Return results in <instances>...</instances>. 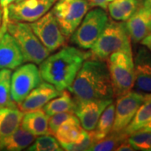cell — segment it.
Returning <instances> with one entry per match:
<instances>
[{
	"label": "cell",
	"mask_w": 151,
	"mask_h": 151,
	"mask_svg": "<svg viewBox=\"0 0 151 151\" xmlns=\"http://www.w3.org/2000/svg\"><path fill=\"white\" fill-rule=\"evenodd\" d=\"M129 135L125 134L124 131L122 132H111L106 137L100 140L97 141L91 147L90 150L92 151H111L115 150L116 148L127 139Z\"/></svg>",
	"instance_id": "obj_26"
},
{
	"label": "cell",
	"mask_w": 151,
	"mask_h": 151,
	"mask_svg": "<svg viewBox=\"0 0 151 151\" xmlns=\"http://www.w3.org/2000/svg\"><path fill=\"white\" fill-rule=\"evenodd\" d=\"M67 89L76 102L113 99V86L106 61L86 59Z\"/></svg>",
	"instance_id": "obj_1"
},
{
	"label": "cell",
	"mask_w": 151,
	"mask_h": 151,
	"mask_svg": "<svg viewBox=\"0 0 151 151\" xmlns=\"http://www.w3.org/2000/svg\"><path fill=\"white\" fill-rule=\"evenodd\" d=\"M7 30L20 49L24 62L27 61L40 65L50 54L35 35L29 24L8 19Z\"/></svg>",
	"instance_id": "obj_5"
},
{
	"label": "cell",
	"mask_w": 151,
	"mask_h": 151,
	"mask_svg": "<svg viewBox=\"0 0 151 151\" xmlns=\"http://www.w3.org/2000/svg\"><path fill=\"white\" fill-rule=\"evenodd\" d=\"M72 113H59L54 114L49 118V132L50 134L55 135L56 130L66 120L72 118L74 115Z\"/></svg>",
	"instance_id": "obj_30"
},
{
	"label": "cell",
	"mask_w": 151,
	"mask_h": 151,
	"mask_svg": "<svg viewBox=\"0 0 151 151\" xmlns=\"http://www.w3.org/2000/svg\"><path fill=\"white\" fill-rule=\"evenodd\" d=\"M83 133L84 129L81 127L79 119L74 115L60 126L55 136L60 144H70L81 139Z\"/></svg>",
	"instance_id": "obj_20"
},
{
	"label": "cell",
	"mask_w": 151,
	"mask_h": 151,
	"mask_svg": "<svg viewBox=\"0 0 151 151\" xmlns=\"http://www.w3.org/2000/svg\"><path fill=\"white\" fill-rule=\"evenodd\" d=\"M86 59H89V52L73 46H64L55 54L49 55L40 64L41 79L60 92L65 90L71 85Z\"/></svg>",
	"instance_id": "obj_2"
},
{
	"label": "cell",
	"mask_w": 151,
	"mask_h": 151,
	"mask_svg": "<svg viewBox=\"0 0 151 151\" xmlns=\"http://www.w3.org/2000/svg\"><path fill=\"white\" fill-rule=\"evenodd\" d=\"M143 6L151 9V0H144L143 1Z\"/></svg>",
	"instance_id": "obj_36"
},
{
	"label": "cell",
	"mask_w": 151,
	"mask_h": 151,
	"mask_svg": "<svg viewBox=\"0 0 151 151\" xmlns=\"http://www.w3.org/2000/svg\"><path fill=\"white\" fill-rule=\"evenodd\" d=\"M49 117L44 110L37 109L25 113L22 119L21 126L35 137L50 134Z\"/></svg>",
	"instance_id": "obj_17"
},
{
	"label": "cell",
	"mask_w": 151,
	"mask_h": 151,
	"mask_svg": "<svg viewBox=\"0 0 151 151\" xmlns=\"http://www.w3.org/2000/svg\"><path fill=\"white\" fill-rule=\"evenodd\" d=\"M11 75L10 69L0 70V108H17L11 99Z\"/></svg>",
	"instance_id": "obj_25"
},
{
	"label": "cell",
	"mask_w": 151,
	"mask_h": 151,
	"mask_svg": "<svg viewBox=\"0 0 151 151\" xmlns=\"http://www.w3.org/2000/svg\"><path fill=\"white\" fill-rule=\"evenodd\" d=\"M7 8L4 9L3 23L0 29V70H14L24 62L21 50L14 37L7 30Z\"/></svg>",
	"instance_id": "obj_12"
},
{
	"label": "cell",
	"mask_w": 151,
	"mask_h": 151,
	"mask_svg": "<svg viewBox=\"0 0 151 151\" xmlns=\"http://www.w3.org/2000/svg\"><path fill=\"white\" fill-rule=\"evenodd\" d=\"M76 102L70 92L63 90L58 96L52 98L43 107L45 113L49 117L59 113H74Z\"/></svg>",
	"instance_id": "obj_22"
},
{
	"label": "cell",
	"mask_w": 151,
	"mask_h": 151,
	"mask_svg": "<svg viewBox=\"0 0 151 151\" xmlns=\"http://www.w3.org/2000/svg\"><path fill=\"white\" fill-rule=\"evenodd\" d=\"M151 120V93H146L144 103L137 110L133 119L124 130L128 135L138 132Z\"/></svg>",
	"instance_id": "obj_23"
},
{
	"label": "cell",
	"mask_w": 151,
	"mask_h": 151,
	"mask_svg": "<svg viewBox=\"0 0 151 151\" xmlns=\"http://www.w3.org/2000/svg\"><path fill=\"white\" fill-rule=\"evenodd\" d=\"M40 82L41 76L36 64L29 62L19 65L11 75V99L17 104L21 103Z\"/></svg>",
	"instance_id": "obj_8"
},
{
	"label": "cell",
	"mask_w": 151,
	"mask_h": 151,
	"mask_svg": "<svg viewBox=\"0 0 151 151\" xmlns=\"http://www.w3.org/2000/svg\"><path fill=\"white\" fill-rule=\"evenodd\" d=\"M97 142L95 136L93 134L92 131H86L84 129L83 136L81 137V139L70 144H60L61 147L64 150L69 151H85L90 150L92 147L95 143Z\"/></svg>",
	"instance_id": "obj_28"
},
{
	"label": "cell",
	"mask_w": 151,
	"mask_h": 151,
	"mask_svg": "<svg viewBox=\"0 0 151 151\" xmlns=\"http://www.w3.org/2000/svg\"><path fill=\"white\" fill-rule=\"evenodd\" d=\"M113 101V99H106L76 102L74 113L79 119L82 129L86 131L94 129L104 109Z\"/></svg>",
	"instance_id": "obj_14"
},
{
	"label": "cell",
	"mask_w": 151,
	"mask_h": 151,
	"mask_svg": "<svg viewBox=\"0 0 151 151\" xmlns=\"http://www.w3.org/2000/svg\"><path fill=\"white\" fill-rule=\"evenodd\" d=\"M125 24L131 41L139 43L151 33V9L140 6Z\"/></svg>",
	"instance_id": "obj_16"
},
{
	"label": "cell",
	"mask_w": 151,
	"mask_h": 151,
	"mask_svg": "<svg viewBox=\"0 0 151 151\" xmlns=\"http://www.w3.org/2000/svg\"><path fill=\"white\" fill-rule=\"evenodd\" d=\"M29 151H61L64 150L55 138L45 134L39 136L27 148Z\"/></svg>",
	"instance_id": "obj_27"
},
{
	"label": "cell",
	"mask_w": 151,
	"mask_h": 151,
	"mask_svg": "<svg viewBox=\"0 0 151 151\" xmlns=\"http://www.w3.org/2000/svg\"><path fill=\"white\" fill-rule=\"evenodd\" d=\"M114 0H88L90 8H101L104 10L108 9V6Z\"/></svg>",
	"instance_id": "obj_31"
},
{
	"label": "cell",
	"mask_w": 151,
	"mask_h": 151,
	"mask_svg": "<svg viewBox=\"0 0 151 151\" xmlns=\"http://www.w3.org/2000/svg\"><path fill=\"white\" fill-rule=\"evenodd\" d=\"M53 85L48 82H40L29 92L21 103H18L19 109L23 113H27L37 109H41L46 103L60 94Z\"/></svg>",
	"instance_id": "obj_15"
},
{
	"label": "cell",
	"mask_w": 151,
	"mask_h": 151,
	"mask_svg": "<svg viewBox=\"0 0 151 151\" xmlns=\"http://www.w3.org/2000/svg\"><path fill=\"white\" fill-rule=\"evenodd\" d=\"M15 1L16 0H0V8H2V9L7 8L9 4L15 2Z\"/></svg>",
	"instance_id": "obj_34"
},
{
	"label": "cell",
	"mask_w": 151,
	"mask_h": 151,
	"mask_svg": "<svg viewBox=\"0 0 151 151\" xmlns=\"http://www.w3.org/2000/svg\"><path fill=\"white\" fill-rule=\"evenodd\" d=\"M131 48V40L125 22L108 20L106 27L90 49L89 58L106 61L111 55Z\"/></svg>",
	"instance_id": "obj_3"
},
{
	"label": "cell",
	"mask_w": 151,
	"mask_h": 151,
	"mask_svg": "<svg viewBox=\"0 0 151 151\" xmlns=\"http://www.w3.org/2000/svg\"><path fill=\"white\" fill-rule=\"evenodd\" d=\"M56 0H20L7 7L8 18L11 21L32 23L45 15Z\"/></svg>",
	"instance_id": "obj_10"
},
{
	"label": "cell",
	"mask_w": 151,
	"mask_h": 151,
	"mask_svg": "<svg viewBox=\"0 0 151 151\" xmlns=\"http://www.w3.org/2000/svg\"><path fill=\"white\" fill-rule=\"evenodd\" d=\"M115 150L117 151H134V147L132 146V145L129 143V141L128 139V138L127 139H125L122 143H120V145H119L117 148H116V150Z\"/></svg>",
	"instance_id": "obj_32"
},
{
	"label": "cell",
	"mask_w": 151,
	"mask_h": 151,
	"mask_svg": "<svg viewBox=\"0 0 151 151\" xmlns=\"http://www.w3.org/2000/svg\"><path fill=\"white\" fill-rule=\"evenodd\" d=\"M145 99V94L133 90L117 97L114 122L111 132L124 131Z\"/></svg>",
	"instance_id": "obj_11"
},
{
	"label": "cell",
	"mask_w": 151,
	"mask_h": 151,
	"mask_svg": "<svg viewBox=\"0 0 151 151\" xmlns=\"http://www.w3.org/2000/svg\"><path fill=\"white\" fill-rule=\"evenodd\" d=\"M16 1H20V0H16ZM16 1H15V2H16Z\"/></svg>",
	"instance_id": "obj_38"
},
{
	"label": "cell",
	"mask_w": 151,
	"mask_h": 151,
	"mask_svg": "<svg viewBox=\"0 0 151 151\" xmlns=\"http://www.w3.org/2000/svg\"><path fill=\"white\" fill-rule=\"evenodd\" d=\"M141 6V0H114L108 6V13L113 20L126 22Z\"/></svg>",
	"instance_id": "obj_21"
},
{
	"label": "cell",
	"mask_w": 151,
	"mask_h": 151,
	"mask_svg": "<svg viewBox=\"0 0 151 151\" xmlns=\"http://www.w3.org/2000/svg\"><path fill=\"white\" fill-rule=\"evenodd\" d=\"M128 139L134 150L151 151V132L138 131L129 135Z\"/></svg>",
	"instance_id": "obj_29"
},
{
	"label": "cell",
	"mask_w": 151,
	"mask_h": 151,
	"mask_svg": "<svg viewBox=\"0 0 151 151\" xmlns=\"http://www.w3.org/2000/svg\"><path fill=\"white\" fill-rule=\"evenodd\" d=\"M142 45L145 46L146 48L149 49L151 51V33L150 35H148L145 38H144L140 41Z\"/></svg>",
	"instance_id": "obj_33"
},
{
	"label": "cell",
	"mask_w": 151,
	"mask_h": 151,
	"mask_svg": "<svg viewBox=\"0 0 151 151\" xmlns=\"http://www.w3.org/2000/svg\"><path fill=\"white\" fill-rule=\"evenodd\" d=\"M139 131H142V132H151V120L146 124L145 127H143Z\"/></svg>",
	"instance_id": "obj_35"
},
{
	"label": "cell",
	"mask_w": 151,
	"mask_h": 151,
	"mask_svg": "<svg viewBox=\"0 0 151 151\" xmlns=\"http://www.w3.org/2000/svg\"><path fill=\"white\" fill-rule=\"evenodd\" d=\"M115 115V104L111 103L107 108L104 109L98 119L95 129L92 130L96 140L98 141L106 137L111 133L113 129Z\"/></svg>",
	"instance_id": "obj_24"
},
{
	"label": "cell",
	"mask_w": 151,
	"mask_h": 151,
	"mask_svg": "<svg viewBox=\"0 0 151 151\" xmlns=\"http://www.w3.org/2000/svg\"><path fill=\"white\" fill-rule=\"evenodd\" d=\"M29 25L40 42L50 53L64 46L66 43L67 37L62 32L51 11L47 12L36 21L30 23Z\"/></svg>",
	"instance_id": "obj_9"
},
{
	"label": "cell",
	"mask_w": 151,
	"mask_h": 151,
	"mask_svg": "<svg viewBox=\"0 0 151 151\" xmlns=\"http://www.w3.org/2000/svg\"><path fill=\"white\" fill-rule=\"evenodd\" d=\"M135 91L141 93H151V51L144 46L137 50L134 58Z\"/></svg>",
	"instance_id": "obj_13"
},
{
	"label": "cell",
	"mask_w": 151,
	"mask_h": 151,
	"mask_svg": "<svg viewBox=\"0 0 151 151\" xmlns=\"http://www.w3.org/2000/svg\"><path fill=\"white\" fill-rule=\"evenodd\" d=\"M3 16H4V9L0 8V29L2 26V23H3Z\"/></svg>",
	"instance_id": "obj_37"
},
{
	"label": "cell",
	"mask_w": 151,
	"mask_h": 151,
	"mask_svg": "<svg viewBox=\"0 0 151 151\" xmlns=\"http://www.w3.org/2000/svg\"><path fill=\"white\" fill-rule=\"evenodd\" d=\"M106 61L113 86V96L120 97L133 90L134 65L132 49L116 51Z\"/></svg>",
	"instance_id": "obj_4"
},
{
	"label": "cell",
	"mask_w": 151,
	"mask_h": 151,
	"mask_svg": "<svg viewBox=\"0 0 151 151\" xmlns=\"http://www.w3.org/2000/svg\"><path fill=\"white\" fill-rule=\"evenodd\" d=\"M88 0H56L51 13L66 37L70 36L88 12Z\"/></svg>",
	"instance_id": "obj_7"
},
{
	"label": "cell",
	"mask_w": 151,
	"mask_h": 151,
	"mask_svg": "<svg viewBox=\"0 0 151 151\" xmlns=\"http://www.w3.org/2000/svg\"><path fill=\"white\" fill-rule=\"evenodd\" d=\"M108 20L106 10L94 8L86 13L79 26L70 35V43L81 50H90L106 27Z\"/></svg>",
	"instance_id": "obj_6"
},
{
	"label": "cell",
	"mask_w": 151,
	"mask_h": 151,
	"mask_svg": "<svg viewBox=\"0 0 151 151\" xmlns=\"http://www.w3.org/2000/svg\"><path fill=\"white\" fill-rule=\"evenodd\" d=\"M35 139V136L19 126L13 134L0 139V150L21 151L27 149Z\"/></svg>",
	"instance_id": "obj_18"
},
{
	"label": "cell",
	"mask_w": 151,
	"mask_h": 151,
	"mask_svg": "<svg viewBox=\"0 0 151 151\" xmlns=\"http://www.w3.org/2000/svg\"><path fill=\"white\" fill-rule=\"evenodd\" d=\"M24 113L18 108H0V139L13 134L21 125Z\"/></svg>",
	"instance_id": "obj_19"
}]
</instances>
